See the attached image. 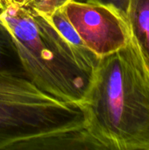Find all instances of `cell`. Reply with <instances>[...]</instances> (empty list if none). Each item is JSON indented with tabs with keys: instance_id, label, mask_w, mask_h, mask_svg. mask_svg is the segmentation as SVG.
<instances>
[{
	"instance_id": "277c9868",
	"label": "cell",
	"mask_w": 149,
	"mask_h": 150,
	"mask_svg": "<svg viewBox=\"0 0 149 150\" xmlns=\"http://www.w3.org/2000/svg\"><path fill=\"white\" fill-rule=\"evenodd\" d=\"M62 7L85 47L98 58L129 43L131 34L127 22L114 8L81 0H69Z\"/></svg>"
},
{
	"instance_id": "8992f818",
	"label": "cell",
	"mask_w": 149,
	"mask_h": 150,
	"mask_svg": "<svg viewBox=\"0 0 149 150\" xmlns=\"http://www.w3.org/2000/svg\"><path fill=\"white\" fill-rule=\"evenodd\" d=\"M0 70L23 71L11 36L0 21Z\"/></svg>"
},
{
	"instance_id": "5b68a950",
	"label": "cell",
	"mask_w": 149,
	"mask_h": 150,
	"mask_svg": "<svg viewBox=\"0 0 149 150\" xmlns=\"http://www.w3.org/2000/svg\"><path fill=\"white\" fill-rule=\"evenodd\" d=\"M126 22L131 38L149 68V0H130Z\"/></svg>"
},
{
	"instance_id": "52a82bcc",
	"label": "cell",
	"mask_w": 149,
	"mask_h": 150,
	"mask_svg": "<svg viewBox=\"0 0 149 150\" xmlns=\"http://www.w3.org/2000/svg\"><path fill=\"white\" fill-rule=\"evenodd\" d=\"M81 1L95 2V3L111 6L114 8L117 11H119L126 20V13H127L130 0H81Z\"/></svg>"
},
{
	"instance_id": "3957f363",
	"label": "cell",
	"mask_w": 149,
	"mask_h": 150,
	"mask_svg": "<svg viewBox=\"0 0 149 150\" xmlns=\"http://www.w3.org/2000/svg\"><path fill=\"white\" fill-rule=\"evenodd\" d=\"M96 149L81 105L38 88L22 71L0 70V150Z\"/></svg>"
},
{
	"instance_id": "7a4b0ae2",
	"label": "cell",
	"mask_w": 149,
	"mask_h": 150,
	"mask_svg": "<svg viewBox=\"0 0 149 150\" xmlns=\"http://www.w3.org/2000/svg\"><path fill=\"white\" fill-rule=\"evenodd\" d=\"M0 21L11 36L29 80L61 101L82 105L100 58L70 43L47 13L32 5L4 2Z\"/></svg>"
},
{
	"instance_id": "9c48e42d",
	"label": "cell",
	"mask_w": 149,
	"mask_h": 150,
	"mask_svg": "<svg viewBox=\"0 0 149 150\" xmlns=\"http://www.w3.org/2000/svg\"><path fill=\"white\" fill-rule=\"evenodd\" d=\"M16 2V3H18V4H25V5H33L34 4H36L37 2H39L40 0H4L0 3V4L4 2Z\"/></svg>"
},
{
	"instance_id": "6da1fadb",
	"label": "cell",
	"mask_w": 149,
	"mask_h": 150,
	"mask_svg": "<svg viewBox=\"0 0 149 150\" xmlns=\"http://www.w3.org/2000/svg\"><path fill=\"white\" fill-rule=\"evenodd\" d=\"M81 106L96 149L149 150V68L132 38L100 58Z\"/></svg>"
},
{
	"instance_id": "ba28073f",
	"label": "cell",
	"mask_w": 149,
	"mask_h": 150,
	"mask_svg": "<svg viewBox=\"0 0 149 150\" xmlns=\"http://www.w3.org/2000/svg\"><path fill=\"white\" fill-rule=\"evenodd\" d=\"M69 0H40L32 6L42 12L50 13L55 9L63 6Z\"/></svg>"
}]
</instances>
